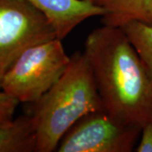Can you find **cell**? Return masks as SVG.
Returning <instances> with one entry per match:
<instances>
[{
    "label": "cell",
    "mask_w": 152,
    "mask_h": 152,
    "mask_svg": "<svg viewBox=\"0 0 152 152\" xmlns=\"http://www.w3.org/2000/svg\"><path fill=\"white\" fill-rule=\"evenodd\" d=\"M36 142L35 126L29 113L0 124V152H36Z\"/></svg>",
    "instance_id": "8"
},
{
    "label": "cell",
    "mask_w": 152,
    "mask_h": 152,
    "mask_svg": "<svg viewBox=\"0 0 152 152\" xmlns=\"http://www.w3.org/2000/svg\"><path fill=\"white\" fill-rule=\"evenodd\" d=\"M58 38L43 13L25 0H0V90L3 78L26 50Z\"/></svg>",
    "instance_id": "4"
},
{
    "label": "cell",
    "mask_w": 152,
    "mask_h": 152,
    "mask_svg": "<svg viewBox=\"0 0 152 152\" xmlns=\"http://www.w3.org/2000/svg\"><path fill=\"white\" fill-rule=\"evenodd\" d=\"M69 63L62 40L38 44L12 64L3 78L1 90L20 102H36L58 81Z\"/></svg>",
    "instance_id": "3"
},
{
    "label": "cell",
    "mask_w": 152,
    "mask_h": 152,
    "mask_svg": "<svg viewBox=\"0 0 152 152\" xmlns=\"http://www.w3.org/2000/svg\"><path fill=\"white\" fill-rule=\"evenodd\" d=\"M121 28L134 47L152 81V26L133 21Z\"/></svg>",
    "instance_id": "9"
},
{
    "label": "cell",
    "mask_w": 152,
    "mask_h": 152,
    "mask_svg": "<svg viewBox=\"0 0 152 152\" xmlns=\"http://www.w3.org/2000/svg\"><path fill=\"white\" fill-rule=\"evenodd\" d=\"M28 113L36 130V152L55 151L61 139L78 120L103 108L92 69L85 53L76 52L58 81Z\"/></svg>",
    "instance_id": "2"
},
{
    "label": "cell",
    "mask_w": 152,
    "mask_h": 152,
    "mask_svg": "<svg viewBox=\"0 0 152 152\" xmlns=\"http://www.w3.org/2000/svg\"><path fill=\"white\" fill-rule=\"evenodd\" d=\"M43 13L54 27L58 38L64 40L80 24L105 10L89 0H25Z\"/></svg>",
    "instance_id": "6"
},
{
    "label": "cell",
    "mask_w": 152,
    "mask_h": 152,
    "mask_svg": "<svg viewBox=\"0 0 152 152\" xmlns=\"http://www.w3.org/2000/svg\"><path fill=\"white\" fill-rule=\"evenodd\" d=\"M20 102L4 91L0 90V124L9 123L14 119V114Z\"/></svg>",
    "instance_id": "10"
},
{
    "label": "cell",
    "mask_w": 152,
    "mask_h": 152,
    "mask_svg": "<svg viewBox=\"0 0 152 152\" xmlns=\"http://www.w3.org/2000/svg\"><path fill=\"white\" fill-rule=\"evenodd\" d=\"M105 10L102 23L123 27L139 21L152 26V0H89Z\"/></svg>",
    "instance_id": "7"
},
{
    "label": "cell",
    "mask_w": 152,
    "mask_h": 152,
    "mask_svg": "<svg viewBox=\"0 0 152 152\" xmlns=\"http://www.w3.org/2000/svg\"><path fill=\"white\" fill-rule=\"evenodd\" d=\"M103 108L143 128L152 118V81L123 28L103 25L85 43Z\"/></svg>",
    "instance_id": "1"
},
{
    "label": "cell",
    "mask_w": 152,
    "mask_h": 152,
    "mask_svg": "<svg viewBox=\"0 0 152 152\" xmlns=\"http://www.w3.org/2000/svg\"><path fill=\"white\" fill-rule=\"evenodd\" d=\"M142 128L113 116L104 108L86 114L61 139L58 152H131Z\"/></svg>",
    "instance_id": "5"
},
{
    "label": "cell",
    "mask_w": 152,
    "mask_h": 152,
    "mask_svg": "<svg viewBox=\"0 0 152 152\" xmlns=\"http://www.w3.org/2000/svg\"><path fill=\"white\" fill-rule=\"evenodd\" d=\"M134 151L137 152H152V118L143 126L140 141Z\"/></svg>",
    "instance_id": "11"
}]
</instances>
